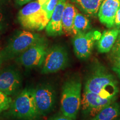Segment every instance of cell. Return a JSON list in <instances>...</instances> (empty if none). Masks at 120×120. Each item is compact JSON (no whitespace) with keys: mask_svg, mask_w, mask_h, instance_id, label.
Listing matches in <instances>:
<instances>
[{"mask_svg":"<svg viewBox=\"0 0 120 120\" xmlns=\"http://www.w3.org/2000/svg\"><path fill=\"white\" fill-rule=\"evenodd\" d=\"M109 52V57L112 69L120 79V28L117 38Z\"/></svg>","mask_w":120,"mask_h":120,"instance_id":"18","label":"cell"},{"mask_svg":"<svg viewBox=\"0 0 120 120\" xmlns=\"http://www.w3.org/2000/svg\"><path fill=\"white\" fill-rule=\"evenodd\" d=\"M48 49L47 43L43 38L23 52L19 61L27 68L40 66L43 64Z\"/></svg>","mask_w":120,"mask_h":120,"instance_id":"7","label":"cell"},{"mask_svg":"<svg viewBox=\"0 0 120 120\" xmlns=\"http://www.w3.org/2000/svg\"><path fill=\"white\" fill-rule=\"evenodd\" d=\"M66 4V0H59L52 13L51 17L46 27V33L49 36H57L64 34L62 17Z\"/></svg>","mask_w":120,"mask_h":120,"instance_id":"12","label":"cell"},{"mask_svg":"<svg viewBox=\"0 0 120 120\" xmlns=\"http://www.w3.org/2000/svg\"><path fill=\"white\" fill-rule=\"evenodd\" d=\"M120 120V118H116V120Z\"/></svg>","mask_w":120,"mask_h":120,"instance_id":"27","label":"cell"},{"mask_svg":"<svg viewBox=\"0 0 120 120\" xmlns=\"http://www.w3.org/2000/svg\"><path fill=\"white\" fill-rule=\"evenodd\" d=\"M42 38L43 37L36 33L23 31L13 39L7 47L6 51L7 55L11 56L23 53Z\"/></svg>","mask_w":120,"mask_h":120,"instance_id":"10","label":"cell"},{"mask_svg":"<svg viewBox=\"0 0 120 120\" xmlns=\"http://www.w3.org/2000/svg\"><path fill=\"white\" fill-rule=\"evenodd\" d=\"M58 1L59 0H49L46 4L42 6V8L44 9V10L47 13V17L49 19H50L51 17L52 13H53Z\"/></svg>","mask_w":120,"mask_h":120,"instance_id":"21","label":"cell"},{"mask_svg":"<svg viewBox=\"0 0 120 120\" xmlns=\"http://www.w3.org/2000/svg\"><path fill=\"white\" fill-rule=\"evenodd\" d=\"M34 98L38 115H46L53 109L56 100V94L49 85L39 86L34 90Z\"/></svg>","mask_w":120,"mask_h":120,"instance_id":"9","label":"cell"},{"mask_svg":"<svg viewBox=\"0 0 120 120\" xmlns=\"http://www.w3.org/2000/svg\"><path fill=\"white\" fill-rule=\"evenodd\" d=\"M20 85V77L16 72L8 70L0 74V91L7 95L13 94Z\"/></svg>","mask_w":120,"mask_h":120,"instance_id":"13","label":"cell"},{"mask_svg":"<svg viewBox=\"0 0 120 120\" xmlns=\"http://www.w3.org/2000/svg\"><path fill=\"white\" fill-rule=\"evenodd\" d=\"M114 27H116V28H118V29L120 28V6L118 9L116 17H115V26Z\"/></svg>","mask_w":120,"mask_h":120,"instance_id":"22","label":"cell"},{"mask_svg":"<svg viewBox=\"0 0 120 120\" xmlns=\"http://www.w3.org/2000/svg\"><path fill=\"white\" fill-rule=\"evenodd\" d=\"M118 34V28L105 31L98 40L97 47L98 51L101 53H107L110 51L117 38Z\"/></svg>","mask_w":120,"mask_h":120,"instance_id":"14","label":"cell"},{"mask_svg":"<svg viewBox=\"0 0 120 120\" xmlns=\"http://www.w3.org/2000/svg\"><path fill=\"white\" fill-rule=\"evenodd\" d=\"M10 112L15 117L23 120H32L39 116L34 89L23 90L12 102Z\"/></svg>","mask_w":120,"mask_h":120,"instance_id":"4","label":"cell"},{"mask_svg":"<svg viewBox=\"0 0 120 120\" xmlns=\"http://www.w3.org/2000/svg\"><path fill=\"white\" fill-rule=\"evenodd\" d=\"M12 102V101L11 97L0 91V113L9 109Z\"/></svg>","mask_w":120,"mask_h":120,"instance_id":"20","label":"cell"},{"mask_svg":"<svg viewBox=\"0 0 120 120\" xmlns=\"http://www.w3.org/2000/svg\"><path fill=\"white\" fill-rule=\"evenodd\" d=\"M85 90L103 98H117L119 88L115 77L101 65L96 66L87 79Z\"/></svg>","mask_w":120,"mask_h":120,"instance_id":"1","label":"cell"},{"mask_svg":"<svg viewBox=\"0 0 120 120\" xmlns=\"http://www.w3.org/2000/svg\"><path fill=\"white\" fill-rule=\"evenodd\" d=\"M79 10L88 16L97 15L100 6L105 0H71Z\"/></svg>","mask_w":120,"mask_h":120,"instance_id":"16","label":"cell"},{"mask_svg":"<svg viewBox=\"0 0 120 120\" xmlns=\"http://www.w3.org/2000/svg\"><path fill=\"white\" fill-rule=\"evenodd\" d=\"M18 19L22 27L41 31L46 28L49 19L47 13L37 1L28 3L19 12Z\"/></svg>","mask_w":120,"mask_h":120,"instance_id":"3","label":"cell"},{"mask_svg":"<svg viewBox=\"0 0 120 120\" xmlns=\"http://www.w3.org/2000/svg\"><path fill=\"white\" fill-rule=\"evenodd\" d=\"M49 0H37L39 4H41V6H43V4H45Z\"/></svg>","mask_w":120,"mask_h":120,"instance_id":"25","label":"cell"},{"mask_svg":"<svg viewBox=\"0 0 120 120\" xmlns=\"http://www.w3.org/2000/svg\"><path fill=\"white\" fill-rule=\"evenodd\" d=\"M68 54L62 46H53L48 49L43 63L42 73L43 74L55 73L64 69L68 63Z\"/></svg>","mask_w":120,"mask_h":120,"instance_id":"5","label":"cell"},{"mask_svg":"<svg viewBox=\"0 0 120 120\" xmlns=\"http://www.w3.org/2000/svg\"><path fill=\"white\" fill-rule=\"evenodd\" d=\"M1 20H2V15L0 13V29H1Z\"/></svg>","mask_w":120,"mask_h":120,"instance_id":"26","label":"cell"},{"mask_svg":"<svg viewBox=\"0 0 120 120\" xmlns=\"http://www.w3.org/2000/svg\"><path fill=\"white\" fill-rule=\"evenodd\" d=\"M101 34L99 31H92L78 33L73 38L75 55L79 59L86 60L91 56L94 42L98 40Z\"/></svg>","mask_w":120,"mask_h":120,"instance_id":"6","label":"cell"},{"mask_svg":"<svg viewBox=\"0 0 120 120\" xmlns=\"http://www.w3.org/2000/svg\"><path fill=\"white\" fill-rule=\"evenodd\" d=\"M116 100V98H103L96 94L84 90L81 98L82 110L85 115L92 118Z\"/></svg>","mask_w":120,"mask_h":120,"instance_id":"8","label":"cell"},{"mask_svg":"<svg viewBox=\"0 0 120 120\" xmlns=\"http://www.w3.org/2000/svg\"><path fill=\"white\" fill-rule=\"evenodd\" d=\"M51 120H73L71 118H69L68 117L64 116V115H59V116H55V117L52 118Z\"/></svg>","mask_w":120,"mask_h":120,"instance_id":"23","label":"cell"},{"mask_svg":"<svg viewBox=\"0 0 120 120\" xmlns=\"http://www.w3.org/2000/svg\"><path fill=\"white\" fill-rule=\"evenodd\" d=\"M77 9L72 4L66 2L63 12L62 26L63 33L67 35H73V21Z\"/></svg>","mask_w":120,"mask_h":120,"instance_id":"15","label":"cell"},{"mask_svg":"<svg viewBox=\"0 0 120 120\" xmlns=\"http://www.w3.org/2000/svg\"><path fill=\"white\" fill-rule=\"evenodd\" d=\"M90 28V20L85 15L79 13L77 10L73 21V30L74 36L78 33L86 32Z\"/></svg>","mask_w":120,"mask_h":120,"instance_id":"19","label":"cell"},{"mask_svg":"<svg viewBox=\"0 0 120 120\" xmlns=\"http://www.w3.org/2000/svg\"><path fill=\"white\" fill-rule=\"evenodd\" d=\"M32 1H34V0H16V2L19 5H23V4H26L27 3L30 2Z\"/></svg>","mask_w":120,"mask_h":120,"instance_id":"24","label":"cell"},{"mask_svg":"<svg viewBox=\"0 0 120 120\" xmlns=\"http://www.w3.org/2000/svg\"><path fill=\"white\" fill-rule=\"evenodd\" d=\"M120 6V0H105L97 14L100 21L108 28L114 27L115 17Z\"/></svg>","mask_w":120,"mask_h":120,"instance_id":"11","label":"cell"},{"mask_svg":"<svg viewBox=\"0 0 120 120\" xmlns=\"http://www.w3.org/2000/svg\"><path fill=\"white\" fill-rule=\"evenodd\" d=\"M81 82L80 79L67 80L62 88L61 109L62 115L75 120L81 105Z\"/></svg>","mask_w":120,"mask_h":120,"instance_id":"2","label":"cell"},{"mask_svg":"<svg viewBox=\"0 0 120 120\" xmlns=\"http://www.w3.org/2000/svg\"><path fill=\"white\" fill-rule=\"evenodd\" d=\"M120 116V105L114 102L106 106L91 120H115Z\"/></svg>","mask_w":120,"mask_h":120,"instance_id":"17","label":"cell"}]
</instances>
